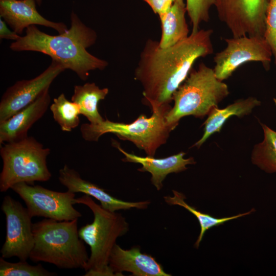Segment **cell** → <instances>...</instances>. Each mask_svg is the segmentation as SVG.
I'll list each match as a JSON object with an SVG mask.
<instances>
[{"label":"cell","mask_w":276,"mask_h":276,"mask_svg":"<svg viewBox=\"0 0 276 276\" xmlns=\"http://www.w3.org/2000/svg\"><path fill=\"white\" fill-rule=\"evenodd\" d=\"M36 2H37V4L38 5H40L41 3H42V0H36Z\"/></svg>","instance_id":"cell-29"},{"label":"cell","mask_w":276,"mask_h":276,"mask_svg":"<svg viewBox=\"0 0 276 276\" xmlns=\"http://www.w3.org/2000/svg\"><path fill=\"white\" fill-rule=\"evenodd\" d=\"M186 12V5L183 0H175L170 8L159 16L162 29L158 41L160 48L171 47L189 35L185 17Z\"/></svg>","instance_id":"cell-18"},{"label":"cell","mask_w":276,"mask_h":276,"mask_svg":"<svg viewBox=\"0 0 276 276\" xmlns=\"http://www.w3.org/2000/svg\"><path fill=\"white\" fill-rule=\"evenodd\" d=\"M215 0H186L187 12L192 25V32L200 29L202 22L210 19V10L214 5Z\"/></svg>","instance_id":"cell-25"},{"label":"cell","mask_w":276,"mask_h":276,"mask_svg":"<svg viewBox=\"0 0 276 276\" xmlns=\"http://www.w3.org/2000/svg\"><path fill=\"white\" fill-rule=\"evenodd\" d=\"M50 102L49 88H47L29 105L0 122L1 145L27 137L29 130L44 114Z\"/></svg>","instance_id":"cell-16"},{"label":"cell","mask_w":276,"mask_h":276,"mask_svg":"<svg viewBox=\"0 0 276 276\" xmlns=\"http://www.w3.org/2000/svg\"><path fill=\"white\" fill-rule=\"evenodd\" d=\"M97 39L96 32L85 25L72 11L71 26L65 32L52 35L40 31L35 25L26 29V34L10 45L14 52L33 51L49 56L52 60L72 70L82 80L89 72L103 70L108 65L105 60L89 53L87 49Z\"/></svg>","instance_id":"cell-2"},{"label":"cell","mask_w":276,"mask_h":276,"mask_svg":"<svg viewBox=\"0 0 276 276\" xmlns=\"http://www.w3.org/2000/svg\"><path fill=\"white\" fill-rule=\"evenodd\" d=\"M273 101H274V103H275V104L276 105V99H275V98L273 99Z\"/></svg>","instance_id":"cell-30"},{"label":"cell","mask_w":276,"mask_h":276,"mask_svg":"<svg viewBox=\"0 0 276 276\" xmlns=\"http://www.w3.org/2000/svg\"><path fill=\"white\" fill-rule=\"evenodd\" d=\"M1 210L5 215L6 236L1 249L2 257L27 261L34 246L32 217L27 208L9 195L4 197Z\"/></svg>","instance_id":"cell-11"},{"label":"cell","mask_w":276,"mask_h":276,"mask_svg":"<svg viewBox=\"0 0 276 276\" xmlns=\"http://www.w3.org/2000/svg\"><path fill=\"white\" fill-rule=\"evenodd\" d=\"M224 40L226 48L214 57L215 65L213 70L220 81L228 78L246 62H260L266 67L271 61L272 51L263 36L246 35Z\"/></svg>","instance_id":"cell-9"},{"label":"cell","mask_w":276,"mask_h":276,"mask_svg":"<svg viewBox=\"0 0 276 276\" xmlns=\"http://www.w3.org/2000/svg\"><path fill=\"white\" fill-rule=\"evenodd\" d=\"M269 0H215L219 19L233 37H264Z\"/></svg>","instance_id":"cell-10"},{"label":"cell","mask_w":276,"mask_h":276,"mask_svg":"<svg viewBox=\"0 0 276 276\" xmlns=\"http://www.w3.org/2000/svg\"><path fill=\"white\" fill-rule=\"evenodd\" d=\"M78 219L59 221L45 218L33 223L34 243L29 259L61 269L85 270L89 257L79 235Z\"/></svg>","instance_id":"cell-3"},{"label":"cell","mask_w":276,"mask_h":276,"mask_svg":"<svg viewBox=\"0 0 276 276\" xmlns=\"http://www.w3.org/2000/svg\"><path fill=\"white\" fill-rule=\"evenodd\" d=\"M171 107L170 104L151 106V117L141 114L129 124L108 119L96 124H83L80 132L83 139L89 142H98L100 136L107 133L114 134L122 140L132 142L148 156L154 157L156 150L167 143L173 130L166 120Z\"/></svg>","instance_id":"cell-6"},{"label":"cell","mask_w":276,"mask_h":276,"mask_svg":"<svg viewBox=\"0 0 276 276\" xmlns=\"http://www.w3.org/2000/svg\"><path fill=\"white\" fill-rule=\"evenodd\" d=\"M151 8L153 12L158 15L167 12L175 0H143Z\"/></svg>","instance_id":"cell-27"},{"label":"cell","mask_w":276,"mask_h":276,"mask_svg":"<svg viewBox=\"0 0 276 276\" xmlns=\"http://www.w3.org/2000/svg\"><path fill=\"white\" fill-rule=\"evenodd\" d=\"M50 109L62 131L70 132L79 125L80 108L76 103L67 100L64 94L54 99Z\"/></svg>","instance_id":"cell-23"},{"label":"cell","mask_w":276,"mask_h":276,"mask_svg":"<svg viewBox=\"0 0 276 276\" xmlns=\"http://www.w3.org/2000/svg\"><path fill=\"white\" fill-rule=\"evenodd\" d=\"M228 94L227 85L217 78L213 69L201 62L173 94L174 105L166 116L167 124L173 130L184 117L202 118Z\"/></svg>","instance_id":"cell-5"},{"label":"cell","mask_w":276,"mask_h":276,"mask_svg":"<svg viewBox=\"0 0 276 276\" xmlns=\"http://www.w3.org/2000/svg\"><path fill=\"white\" fill-rule=\"evenodd\" d=\"M57 273L45 269L41 264H29L27 261L10 262L0 258L1 276H54Z\"/></svg>","instance_id":"cell-24"},{"label":"cell","mask_w":276,"mask_h":276,"mask_svg":"<svg viewBox=\"0 0 276 276\" xmlns=\"http://www.w3.org/2000/svg\"><path fill=\"white\" fill-rule=\"evenodd\" d=\"M36 0H0V16L19 35L32 25L52 28L61 34L68 29L62 22H54L43 17L36 9Z\"/></svg>","instance_id":"cell-13"},{"label":"cell","mask_w":276,"mask_h":276,"mask_svg":"<svg viewBox=\"0 0 276 276\" xmlns=\"http://www.w3.org/2000/svg\"><path fill=\"white\" fill-rule=\"evenodd\" d=\"M172 192L173 194L172 196H166L164 197L165 202L169 205H177L185 208L193 214L199 222L200 226V231L197 239L194 244V247L196 248H198L199 247L200 243L205 232L208 230L213 227L222 225L228 221L248 215L255 211V209L253 208L249 212L239 214L235 216L220 218H216L208 214L202 213L197 210L196 208L188 204L185 201L186 197L182 193L176 190H172Z\"/></svg>","instance_id":"cell-21"},{"label":"cell","mask_w":276,"mask_h":276,"mask_svg":"<svg viewBox=\"0 0 276 276\" xmlns=\"http://www.w3.org/2000/svg\"><path fill=\"white\" fill-rule=\"evenodd\" d=\"M26 203L30 216L43 217L59 221H70L82 216L74 206L75 193L58 192L39 185L20 182L11 188Z\"/></svg>","instance_id":"cell-8"},{"label":"cell","mask_w":276,"mask_h":276,"mask_svg":"<svg viewBox=\"0 0 276 276\" xmlns=\"http://www.w3.org/2000/svg\"><path fill=\"white\" fill-rule=\"evenodd\" d=\"M74 202L87 206L94 216L91 223L78 230L80 238L90 248L84 275L114 276L108 265L109 259L117 239L129 231L128 223L121 214L104 209L87 195L75 198Z\"/></svg>","instance_id":"cell-4"},{"label":"cell","mask_w":276,"mask_h":276,"mask_svg":"<svg viewBox=\"0 0 276 276\" xmlns=\"http://www.w3.org/2000/svg\"><path fill=\"white\" fill-rule=\"evenodd\" d=\"M58 179L67 190L75 193H82L93 197L100 201L104 209L111 212L132 208L145 210L150 203L149 200L129 202L118 199L97 185L82 178L77 171L67 165L59 170Z\"/></svg>","instance_id":"cell-14"},{"label":"cell","mask_w":276,"mask_h":276,"mask_svg":"<svg viewBox=\"0 0 276 276\" xmlns=\"http://www.w3.org/2000/svg\"><path fill=\"white\" fill-rule=\"evenodd\" d=\"M109 267L116 276L123 275V271L133 276H170L163 266L150 255L143 253L139 246L123 249L116 244L109 259Z\"/></svg>","instance_id":"cell-15"},{"label":"cell","mask_w":276,"mask_h":276,"mask_svg":"<svg viewBox=\"0 0 276 276\" xmlns=\"http://www.w3.org/2000/svg\"><path fill=\"white\" fill-rule=\"evenodd\" d=\"M50 153L49 148H44L32 136H28L2 146L1 192H6L20 182L33 185L35 181L49 180L52 176L47 163Z\"/></svg>","instance_id":"cell-7"},{"label":"cell","mask_w":276,"mask_h":276,"mask_svg":"<svg viewBox=\"0 0 276 276\" xmlns=\"http://www.w3.org/2000/svg\"><path fill=\"white\" fill-rule=\"evenodd\" d=\"M112 144L124 155L122 159L123 162L140 164L142 167L138 169V171L148 172L151 174V181L157 190L162 189L163 181L169 174L184 171L187 169V165L196 163L193 157L185 158L186 153L183 152L165 158H155L148 155L143 157L128 153L114 140H112Z\"/></svg>","instance_id":"cell-17"},{"label":"cell","mask_w":276,"mask_h":276,"mask_svg":"<svg viewBox=\"0 0 276 276\" xmlns=\"http://www.w3.org/2000/svg\"><path fill=\"white\" fill-rule=\"evenodd\" d=\"M212 29L191 32L175 44L162 48L148 39L141 53L134 79L142 86L144 104L169 105L173 95L188 77L195 61L213 52Z\"/></svg>","instance_id":"cell-1"},{"label":"cell","mask_w":276,"mask_h":276,"mask_svg":"<svg viewBox=\"0 0 276 276\" xmlns=\"http://www.w3.org/2000/svg\"><path fill=\"white\" fill-rule=\"evenodd\" d=\"M264 37L271 48L276 63V0H269Z\"/></svg>","instance_id":"cell-26"},{"label":"cell","mask_w":276,"mask_h":276,"mask_svg":"<svg viewBox=\"0 0 276 276\" xmlns=\"http://www.w3.org/2000/svg\"><path fill=\"white\" fill-rule=\"evenodd\" d=\"M65 70L59 62L52 60L50 65L36 77L16 81L8 87L0 102V122H3L35 100L55 79Z\"/></svg>","instance_id":"cell-12"},{"label":"cell","mask_w":276,"mask_h":276,"mask_svg":"<svg viewBox=\"0 0 276 276\" xmlns=\"http://www.w3.org/2000/svg\"><path fill=\"white\" fill-rule=\"evenodd\" d=\"M264 131V140L253 149L251 160L266 172H276V131L261 124Z\"/></svg>","instance_id":"cell-22"},{"label":"cell","mask_w":276,"mask_h":276,"mask_svg":"<svg viewBox=\"0 0 276 276\" xmlns=\"http://www.w3.org/2000/svg\"><path fill=\"white\" fill-rule=\"evenodd\" d=\"M261 102L256 98L249 97L240 99L223 109L214 107L208 114V117L203 123L204 133L201 138L193 146L199 148L205 141L215 132H219L229 117L236 116L242 118L249 114L252 109L260 105Z\"/></svg>","instance_id":"cell-19"},{"label":"cell","mask_w":276,"mask_h":276,"mask_svg":"<svg viewBox=\"0 0 276 276\" xmlns=\"http://www.w3.org/2000/svg\"><path fill=\"white\" fill-rule=\"evenodd\" d=\"M109 93L108 88H100L95 83H86L74 86L71 101L80 108L81 114L92 124H98L104 119L98 111V103L104 100Z\"/></svg>","instance_id":"cell-20"},{"label":"cell","mask_w":276,"mask_h":276,"mask_svg":"<svg viewBox=\"0 0 276 276\" xmlns=\"http://www.w3.org/2000/svg\"><path fill=\"white\" fill-rule=\"evenodd\" d=\"M6 22L2 18L0 19V38L2 39H8L16 41L21 36L14 31L10 30Z\"/></svg>","instance_id":"cell-28"}]
</instances>
